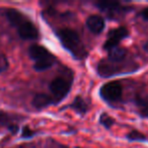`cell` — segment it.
Here are the masks:
<instances>
[{"label":"cell","instance_id":"obj_6","mask_svg":"<svg viewBox=\"0 0 148 148\" xmlns=\"http://www.w3.org/2000/svg\"><path fill=\"white\" fill-rule=\"evenodd\" d=\"M128 35H129V32L124 27H118V29L111 31L108 35V39L106 41L105 45H103V49L110 51V50L118 47L120 42L123 39H125L126 37H128Z\"/></svg>","mask_w":148,"mask_h":148},{"label":"cell","instance_id":"obj_10","mask_svg":"<svg viewBox=\"0 0 148 148\" xmlns=\"http://www.w3.org/2000/svg\"><path fill=\"white\" fill-rule=\"evenodd\" d=\"M126 56V50L123 48L116 47L109 51V59L113 63H118L124 60Z\"/></svg>","mask_w":148,"mask_h":148},{"label":"cell","instance_id":"obj_1","mask_svg":"<svg viewBox=\"0 0 148 148\" xmlns=\"http://www.w3.org/2000/svg\"><path fill=\"white\" fill-rule=\"evenodd\" d=\"M6 16L11 25L17 29V33L21 39L36 40L39 37L37 27L18 10L13 8L7 9Z\"/></svg>","mask_w":148,"mask_h":148},{"label":"cell","instance_id":"obj_17","mask_svg":"<svg viewBox=\"0 0 148 148\" xmlns=\"http://www.w3.org/2000/svg\"><path fill=\"white\" fill-rule=\"evenodd\" d=\"M141 16L143 19L148 21V7H146L145 9H143V11L141 12Z\"/></svg>","mask_w":148,"mask_h":148},{"label":"cell","instance_id":"obj_18","mask_svg":"<svg viewBox=\"0 0 148 148\" xmlns=\"http://www.w3.org/2000/svg\"><path fill=\"white\" fill-rule=\"evenodd\" d=\"M143 49H144V51L148 52V41L144 43V45H143Z\"/></svg>","mask_w":148,"mask_h":148},{"label":"cell","instance_id":"obj_16","mask_svg":"<svg viewBox=\"0 0 148 148\" xmlns=\"http://www.w3.org/2000/svg\"><path fill=\"white\" fill-rule=\"evenodd\" d=\"M34 135H35V132L32 131L29 127L23 128V138H29V137H32V136H34Z\"/></svg>","mask_w":148,"mask_h":148},{"label":"cell","instance_id":"obj_9","mask_svg":"<svg viewBox=\"0 0 148 148\" xmlns=\"http://www.w3.org/2000/svg\"><path fill=\"white\" fill-rule=\"evenodd\" d=\"M97 72H99V74L101 76L109 77L117 73L118 68L116 67L115 65H113V62L110 61V63H109V62H107V61H103L97 66Z\"/></svg>","mask_w":148,"mask_h":148},{"label":"cell","instance_id":"obj_12","mask_svg":"<svg viewBox=\"0 0 148 148\" xmlns=\"http://www.w3.org/2000/svg\"><path fill=\"white\" fill-rule=\"evenodd\" d=\"M97 7L101 10H117V9L120 8V3L118 2H97Z\"/></svg>","mask_w":148,"mask_h":148},{"label":"cell","instance_id":"obj_14","mask_svg":"<svg viewBox=\"0 0 148 148\" xmlns=\"http://www.w3.org/2000/svg\"><path fill=\"white\" fill-rule=\"evenodd\" d=\"M127 138L129 140H132V141H144V140L146 139L145 136L138 131L130 132V133L127 135Z\"/></svg>","mask_w":148,"mask_h":148},{"label":"cell","instance_id":"obj_7","mask_svg":"<svg viewBox=\"0 0 148 148\" xmlns=\"http://www.w3.org/2000/svg\"><path fill=\"white\" fill-rule=\"evenodd\" d=\"M86 27L93 34H99L105 29V21L99 15H91L87 18Z\"/></svg>","mask_w":148,"mask_h":148},{"label":"cell","instance_id":"obj_4","mask_svg":"<svg viewBox=\"0 0 148 148\" xmlns=\"http://www.w3.org/2000/svg\"><path fill=\"white\" fill-rule=\"evenodd\" d=\"M101 97L107 101H117L121 99L123 93V87L122 84L118 81H112V82L106 83L101 87L99 90Z\"/></svg>","mask_w":148,"mask_h":148},{"label":"cell","instance_id":"obj_13","mask_svg":"<svg viewBox=\"0 0 148 148\" xmlns=\"http://www.w3.org/2000/svg\"><path fill=\"white\" fill-rule=\"evenodd\" d=\"M99 122H101V125L105 126L107 129H110V128L114 125V123H115V121H114L113 118H111L108 114H106V113L101 116V118H99Z\"/></svg>","mask_w":148,"mask_h":148},{"label":"cell","instance_id":"obj_20","mask_svg":"<svg viewBox=\"0 0 148 148\" xmlns=\"http://www.w3.org/2000/svg\"><path fill=\"white\" fill-rule=\"evenodd\" d=\"M77 148H79V147H77Z\"/></svg>","mask_w":148,"mask_h":148},{"label":"cell","instance_id":"obj_11","mask_svg":"<svg viewBox=\"0 0 148 148\" xmlns=\"http://www.w3.org/2000/svg\"><path fill=\"white\" fill-rule=\"evenodd\" d=\"M71 108H73L77 113L84 114L87 111V103L80 97H77L75 99V101H73V103L71 105Z\"/></svg>","mask_w":148,"mask_h":148},{"label":"cell","instance_id":"obj_5","mask_svg":"<svg viewBox=\"0 0 148 148\" xmlns=\"http://www.w3.org/2000/svg\"><path fill=\"white\" fill-rule=\"evenodd\" d=\"M70 86H71V83L63 77H57L52 81L50 84V89L53 93V99L55 103L60 101L67 95L70 90Z\"/></svg>","mask_w":148,"mask_h":148},{"label":"cell","instance_id":"obj_3","mask_svg":"<svg viewBox=\"0 0 148 148\" xmlns=\"http://www.w3.org/2000/svg\"><path fill=\"white\" fill-rule=\"evenodd\" d=\"M29 57L34 60V67L38 71H44L52 67L55 58L46 49L40 45H33L29 50Z\"/></svg>","mask_w":148,"mask_h":148},{"label":"cell","instance_id":"obj_15","mask_svg":"<svg viewBox=\"0 0 148 148\" xmlns=\"http://www.w3.org/2000/svg\"><path fill=\"white\" fill-rule=\"evenodd\" d=\"M8 68V60L4 55L0 54V73Z\"/></svg>","mask_w":148,"mask_h":148},{"label":"cell","instance_id":"obj_2","mask_svg":"<svg viewBox=\"0 0 148 148\" xmlns=\"http://www.w3.org/2000/svg\"><path fill=\"white\" fill-rule=\"evenodd\" d=\"M60 42L70 53L76 58H83L86 55L78 34L72 29H61L57 32Z\"/></svg>","mask_w":148,"mask_h":148},{"label":"cell","instance_id":"obj_19","mask_svg":"<svg viewBox=\"0 0 148 148\" xmlns=\"http://www.w3.org/2000/svg\"><path fill=\"white\" fill-rule=\"evenodd\" d=\"M15 148H25L23 146H18V147H15Z\"/></svg>","mask_w":148,"mask_h":148},{"label":"cell","instance_id":"obj_8","mask_svg":"<svg viewBox=\"0 0 148 148\" xmlns=\"http://www.w3.org/2000/svg\"><path fill=\"white\" fill-rule=\"evenodd\" d=\"M55 103L53 97L46 93H38L35 95L33 99V106L37 109H43V108L49 107L50 105Z\"/></svg>","mask_w":148,"mask_h":148}]
</instances>
